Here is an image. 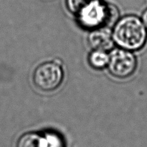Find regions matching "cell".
<instances>
[{
	"instance_id": "7a4b0ae2",
	"label": "cell",
	"mask_w": 147,
	"mask_h": 147,
	"mask_svg": "<svg viewBox=\"0 0 147 147\" xmlns=\"http://www.w3.org/2000/svg\"><path fill=\"white\" fill-rule=\"evenodd\" d=\"M75 16L81 27L92 30L115 24L119 11L117 7L103 0H90Z\"/></svg>"
},
{
	"instance_id": "52a82bcc",
	"label": "cell",
	"mask_w": 147,
	"mask_h": 147,
	"mask_svg": "<svg viewBox=\"0 0 147 147\" xmlns=\"http://www.w3.org/2000/svg\"><path fill=\"white\" fill-rule=\"evenodd\" d=\"M109 55L105 51L93 49L88 56V62L91 67L100 70L108 66Z\"/></svg>"
},
{
	"instance_id": "5b68a950",
	"label": "cell",
	"mask_w": 147,
	"mask_h": 147,
	"mask_svg": "<svg viewBox=\"0 0 147 147\" xmlns=\"http://www.w3.org/2000/svg\"><path fill=\"white\" fill-rule=\"evenodd\" d=\"M88 40L93 49L107 51L112 49L114 45L112 32L106 27L92 29L88 35Z\"/></svg>"
},
{
	"instance_id": "9c48e42d",
	"label": "cell",
	"mask_w": 147,
	"mask_h": 147,
	"mask_svg": "<svg viewBox=\"0 0 147 147\" xmlns=\"http://www.w3.org/2000/svg\"><path fill=\"white\" fill-rule=\"evenodd\" d=\"M141 20L142 22H143L144 25L145 26L146 29H147V9L144 10L143 12V14H142Z\"/></svg>"
},
{
	"instance_id": "8992f818",
	"label": "cell",
	"mask_w": 147,
	"mask_h": 147,
	"mask_svg": "<svg viewBox=\"0 0 147 147\" xmlns=\"http://www.w3.org/2000/svg\"><path fill=\"white\" fill-rule=\"evenodd\" d=\"M16 147H49V140L38 133L27 132L18 139Z\"/></svg>"
},
{
	"instance_id": "6da1fadb",
	"label": "cell",
	"mask_w": 147,
	"mask_h": 147,
	"mask_svg": "<svg viewBox=\"0 0 147 147\" xmlns=\"http://www.w3.org/2000/svg\"><path fill=\"white\" fill-rule=\"evenodd\" d=\"M111 32L114 43L130 51L141 49L147 42V29L141 19L134 15L119 19Z\"/></svg>"
},
{
	"instance_id": "ba28073f",
	"label": "cell",
	"mask_w": 147,
	"mask_h": 147,
	"mask_svg": "<svg viewBox=\"0 0 147 147\" xmlns=\"http://www.w3.org/2000/svg\"><path fill=\"white\" fill-rule=\"evenodd\" d=\"M90 0H66L67 8L70 12L76 15Z\"/></svg>"
},
{
	"instance_id": "3957f363",
	"label": "cell",
	"mask_w": 147,
	"mask_h": 147,
	"mask_svg": "<svg viewBox=\"0 0 147 147\" xmlns=\"http://www.w3.org/2000/svg\"><path fill=\"white\" fill-rule=\"evenodd\" d=\"M64 73L61 65L56 61L45 62L39 64L33 71L32 79L37 89L45 92L55 91L64 80Z\"/></svg>"
},
{
	"instance_id": "277c9868",
	"label": "cell",
	"mask_w": 147,
	"mask_h": 147,
	"mask_svg": "<svg viewBox=\"0 0 147 147\" xmlns=\"http://www.w3.org/2000/svg\"><path fill=\"white\" fill-rule=\"evenodd\" d=\"M138 61L132 51L117 48L109 55L108 71L114 77L124 79L130 77L136 71Z\"/></svg>"
}]
</instances>
